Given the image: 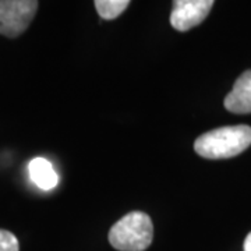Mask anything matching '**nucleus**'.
Instances as JSON below:
<instances>
[{"mask_svg":"<svg viewBox=\"0 0 251 251\" xmlns=\"http://www.w3.org/2000/svg\"><path fill=\"white\" fill-rule=\"evenodd\" d=\"M29 177L42 190H52L57 186V175L52 163L45 158H35L28 165Z\"/></svg>","mask_w":251,"mask_h":251,"instance_id":"nucleus-6","label":"nucleus"},{"mask_svg":"<svg viewBox=\"0 0 251 251\" xmlns=\"http://www.w3.org/2000/svg\"><path fill=\"white\" fill-rule=\"evenodd\" d=\"M38 6L36 0H0V35L17 38L25 32Z\"/></svg>","mask_w":251,"mask_h":251,"instance_id":"nucleus-3","label":"nucleus"},{"mask_svg":"<svg viewBox=\"0 0 251 251\" xmlns=\"http://www.w3.org/2000/svg\"><path fill=\"white\" fill-rule=\"evenodd\" d=\"M152 221L141 211L125 215L109 230V243L119 251L147 250L152 243Z\"/></svg>","mask_w":251,"mask_h":251,"instance_id":"nucleus-2","label":"nucleus"},{"mask_svg":"<svg viewBox=\"0 0 251 251\" xmlns=\"http://www.w3.org/2000/svg\"><path fill=\"white\" fill-rule=\"evenodd\" d=\"M0 251H20L17 237L9 230L0 229Z\"/></svg>","mask_w":251,"mask_h":251,"instance_id":"nucleus-8","label":"nucleus"},{"mask_svg":"<svg viewBox=\"0 0 251 251\" xmlns=\"http://www.w3.org/2000/svg\"><path fill=\"white\" fill-rule=\"evenodd\" d=\"M94 4L98 14L103 20H115L130 6V1L128 0H97Z\"/></svg>","mask_w":251,"mask_h":251,"instance_id":"nucleus-7","label":"nucleus"},{"mask_svg":"<svg viewBox=\"0 0 251 251\" xmlns=\"http://www.w3.org/2000/svg\"><path fill=\"white\" fill-rule=\"evenodd\" d=\"M225 108L236 115L251 113V70L244 72L236 80L233 90L225 98Z\"/></svg>","mask_w":251,"mask_h":251,"instance_id":"nucleus-5","label":"nucleus"},{"mask_svg":"<svg viewBox=\"0 0 251 251\" xmlns=\"http://www.w3.org/2000/svg\"><path fill=\"white\" fill-rule=\"evenodd\" d=\"M214 6L212 0H175L171 24L179 32H186L200 25Z\"/></svg>","mask_w":251,"mask_h":251,"instance_id":"nucleus-4","label":"nucleus"},{"mask_svg":"<svg viewBox=\"0 0 251 251\" xmlns=\"http://www.w3.org/2000/svg\"><path fill=\"white\" fill-rule=\"evenodd\" d=\"M244 251H251V233L247 234L246 240H244Z\"/></svg>","mask_w":251,"mask_h":251,"instance_id":"nucleus-9","label":"nucleus"},{"mask_svg":"<svg viewBox=\"0 0 251 251\" xmlns=\"http://www.w3.org/2000/svg\"><path fill=\"white\" fill-rule=\"evenodd\" d=\"M250 145V126H227L200 135L194 143V151L206 159H227L246 151Z\"/></svg>","mask_w":251,"mask_h":251,"instance_id":"nucleus-1","label":"nucleus"}]
</instances>
